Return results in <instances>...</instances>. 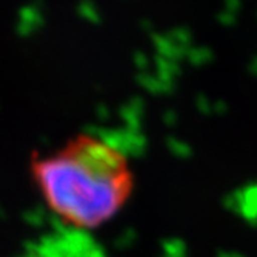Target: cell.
Wrapping results in <instances>:
<instances>
[{"label": "cell", "instance_id": "1", "mask_svg": "<svg viewBox=\"0 0 257 257\" xmlns=\"http://www.w3.org/2000/svg\"><path fill=\"white\" fill-rule=\"evenodd\" d=\"M30 169L48 208L65 225L79 229H95L113 218L135 186L125 155L87 134L47 155H34Z\"/></svg>", "mask_w": 257, "mask_h": 257}]
</instances>
